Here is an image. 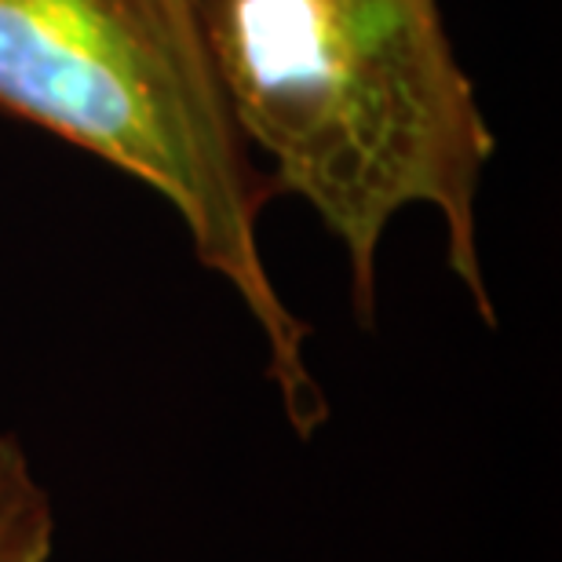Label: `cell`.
Instances as JSON below:
<instances>
[{
  "label": "cell",
  "instance_id": "1",
  "mask_svg": "<svg viewBox=\"0 0 562 562\" xmlns=\"http://www.w3.org/2000/svg\"><path fill=\"white\" fill-rule=\"evenodd\" d=\"M223 99L274 198L303 201L340 241L351 311L380 314V245L431 209L446 263L497 325L479 252V190L497 154L442 0H190Z\"/></svg>",
  "mask_w": 562,
  "mask_h": 562
},
{
  "label": "cell",
  "instance_id": "2",
  "mask_svg": "<svg viewBox=\"0 0 562 562\" xmlns=\"http://www.w3.org/2000/svg\"><path fill=\"white\" fill-rule=\"evenodd\" d=\"M0 110L150 187L263 333L292 431L311 438L329 420L303 351L311 325L263 263L274 190L234 125L190 0H0Z\"/></svg>",
  "mask_w": 562,
  "mask_h": 562
},
{
  "label": "cell",
  "instance_id": "3",
  "mask_svg": "<svg viewBox=\"0 0 562 562\" xmlns=\"http://www.w3.org/2000/svg\"><path fill=\"white\" fill-rule=\"evenodd\" d=\"M55 552V504L33 475L26 446L0 435V562H48Z\"/></svg>",
  "mask_w": 562,
  "mask_h": 562
}]
</instances>
